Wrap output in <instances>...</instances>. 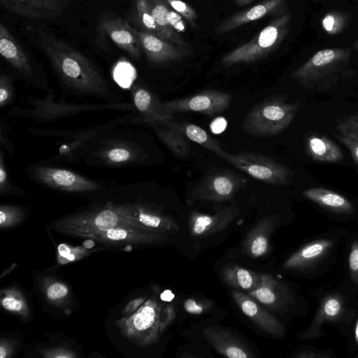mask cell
Here are the masks:
<instances>
[{"label": "cell", "mask_w": 358, "mask_h": 358, "mask_svg": "<svg viewBox=\"0 0 358 358\" xmlns=\"http://www.w3.org/2000/svg\"><path fill=\"white\" fill-rule=\"evenodd\" d=\"M133 104L139 115L136 123L150 122H165L174 119L173 114L166 112L162 107V101L149 89L138 83L130 87Z\"/></svg>", "instance_id": "cell-17"}, {"label": "cell", "mask_w": 358, "mask_h": 358, "mask_svg": "<svg viewBox=\"0 0 358 358\" xmlns=\"http://www.w3.org/2000/svg\"><path fill=\"white\" fill-rule=\"evenodd\" d=\"M355 339L357 345H358V319L356 322L355 328Z\"/></svg>", "instance_id": "cell-59"}, {"label": "cell", "mask_w": 358, "mask_h": 358, "mask_svg": "<svg viewBox=\"0 0 358 358\" xmlns=\"http://www.w3.org/2000/svg\"><path fill=\"white\" fill-rule=\"evenodd\" d=\"M259 285L248 294L256 301L274 310H282L290 304L292 295L286 285L268 273H259Z\"/></svg>", "instance_id": "cell-21"}, {"label": "cell", "mask_w": 358, "mask_h": 358, "mask_svg": "<svg viewBox=\"0 0 358 358\" xmlns=\"http://www.w3.org/2000/svg\"><path fill=\"white\" fill-rule=\"evenodd\" d=\"M300 103H289L282 96L268 99L255 106L246 115L243 129L255 137L275 136L294 120Z\"/></svg>", "instance_id": "cell-5"}, {"label": "cell", "mask_w": 358, "mask_h": 358, "mask_svg": "<svg viewBox=\"0 0 358 358\" xmlns=\"http://www.w3.org/2000/svg\"><path fill=\"white\" fill-rule=\"evenodd\" d=\"M47 357H74V355L71 353L70 352H68L66 350L59 349V350H55L51 352V355H47Z\"/></svg>", "instance_id": "cell-51"}, {"label": "cell", "mask_w": 358, "mask_h": 358, "mask_svg": "<svg viewBox=\"0 0 358 358\" xmlns=\"http://www.w3.org/2000/svg\"><path fill=\"white\" fill-rule=\"evenodd\" d=\"M165 122L178 129L187 139L199 144L217 155L222 151L219 141L201 127L186 122H177L174 119L165 121Z\"/></svg>", "instance_id": "cell-33"}, {"label": "cell", "mask_w": 358, "mask_h": 358, "mask_svg": "<svg viewBox=\"0 0 358 358\" xmlns=\"http://www.w3.org/2000/svg\"><path fill=\"white\" fill-rule=\"evenodd\" d=\"M343 302L341 296L330 295L322 302L313 324L302 335L303 338H310L317 334L319 326L325 321H336L343 312Z\"/></svg>", "instance_id": "cell-32"}, {"label": "cell", "mask_w": 358, "mask_h": 358, "mask_svg": "<svg viewBox=\"0 0 358 358\" xmlns=\"http://www.w3.org/2000/svg\"><path fill=\"white\" fill-rule=\"evenodd\" d=\"M210 301L199 302L192 298L186 299L184 302V308L186 312L193 315L203 314L210 308Z\"/></svg>", "instance_id": "cell-45"}, {"label": "cell", "mask_w": 358, "mask_h": 358, "mask_svg": "<svg viewBox=\"0 0 358 358\" xmlns=\"http://www.w3.org/2000/svg\"><path fill=\"white\" fill-rule=\"evenodd\" d=\"M28 177L38 185L69 193H94L103 191L113 182L93 180L73 171L40 162L25 170Z\"/></svg>", "instance_id": "cell-6"}, {"label": "cell", "mask_w": 358, "mask_h": 358, "mask_svg": "<svg viewBox=\"0 0 358 358\" xmlns=\"http://www.w3.org/2000/svg\"><path fill=\"white\" fill-rule=\"evenodd\" d=\"M153 129L158 138L178 157L187 156L190 145L187 138L178 129L165 122L147 123Z\"/></svg>", "instance_id": "cell-30"}, {"label": "cell", "mask_w": 358, "mask_h": 358, "mask_svg": "<svg viewBox=\"0 0 358 358\" xmlns=\"http://www.w3.org/2000/svg\"><path fill=\"white\" fill-rule=\"evenodd\" d=\"M7 356V351L6 348L1 345L0 346V357L4 358Z\"/></svg>", "instance_id": "cell-58"}, {"label": "cell", "mask_w": 358, "mask_h": 358, "mask_svg": "<svg viewBox=\"0 0 358 358\" xmlns=\"http://www.w3.org/2000/svg\"><path fill=\"white\" fill-rule=\"evenodd\" d=\"M168 4L191 24H194L197 15L194 9L181 0H166Z\"/></svg>", "instance_id": "cell-39"}, {"label": "cell", "mask_w": 358, "mask_h": 358, "mask_svg": "<svg viewBox=\"0 0 358 358\" xmlns=\"http://www.w3.org/2000/svg\"><path fill=\"white\" fill-rule=\"evenodd\" d=\"M231 295L236 303L260 330L276 337L285 335V328L269 312L259 305L257 301L241 291L234 290Z\"/></svg>", "instance_id": "cell-15"}, {"label": "cell", "mask_w": 358, "mask_h": 358, "mask_svg": "<svg viewBox=\"0 0 358 358\" xmlns=\"http://www.w3.org/2000/svg\"><path fill=\"white\" fill-rule=\"evenodd\" d=\"M168 11V8L160 2H157L151 7L152 17L159 31V37L176 45L186 47V43L169 24Z\"/></svg>", "instance_id": "cell-34"}, {"label": "cell", "mask_w": 358, "mask_h": 358, "mask_svg": "<svg viewBox=\"0 0 358 358\" xmlns=\"http://www.w3.org/2000/svg\"><path fill=\"white\" fill-rule=\"evenodd\" d=\"M343 57L334 50L317 52L291 77L303 87L317 92L325 91L336 85L343 66Z\"/></svg>", "instance_id": "cell-7"}, {"label": "cell", "mask_w": 358, "mask_h": 358, "mask_svg": "<svg viewBox=\"0 0 358 358\" xmlns=\"http://www.w3.org/2000/svg\"><path fill=\"white\" fill-rule=\"evenodd\" d=\"M278 220V215L262 217L248 233L242 246V252L252 258L265 255L269 250L270 236Z\"/></svg>", "instance_id": "cell-22"}, {"label": "cell", "mask_w": 358, "mask_h": 358, "mask_svg": "<svg viewBox=\"0 0 358 358\" xmlns=\"http://www.w3.org/2000/svg\"><path fill=\"white\" fill-rule=\"evenodd\" d=\"M218 156L262 182L272 185H285L292 182V171L268 156L252 152L229 153L224 150Z\"/></svg>", "instance_id": "cell-8"}, {"label": "cell", "mask_w": 358, "mask_h": 358, "mask_svg": "<svg viewBox=\"0 0 358 358\" xmlns=\"http://www.w3.org/2000/svg\"><path fill=\"white\" fill-rule=\"evenodd\" d=\"M55 226L62 231L80 237L119 227L143 229L136 219L132 203H115L111 201L91 210L61 219Z\"/></svg>", "instance_id": "cell-3"}, {"label": "cell", "mask_w": 358, "mask_h": 358, "mask_svg": "<svg viewBox=\"0 0 358 358\" xmlns=\"http://www.w3.org/2000/svg\"><path fill=\"white\" fill-rule=\"evenodd\" d=\"M101 131L86 141L76 152V162L108 168L141 166L148 158L145 149L132 134L131 129Z\"/></svg>", "instance_id": "cell-2"}, {"label": "cell", "mask_w": 358, "mask_h": 358, "mask_svg": "<svg viewBox=\"0 0 358 358\" xmlns=\"http://www.w3.org/2000/svg\"><path fill=\"white\" fill-rule=\"evenodd\" d=\"M3 308L9 311L20 312L23 308V301L13 296H8L1 300Z\"/></svg>", "instance_id": "cell-48"}, {"label": "cell", "mask_w": 358, "mask_h": 358, "mask_svg": "<svg viewBox=\"0 0 358 358\" xmlns=\"http://www.w3.org/2000/svg\"><path fill=\"white\" fill-rule=\"evenodd\" d=\"M303 195L307 199L332 212L350 214L355 210L353 204L346 197L325 188H308L303 192Z\"/></svg>", "instance_id": "cell-28"}, {"label": "cell", "mask_w": 358, "mask_h": 358, "mask_svg": "<svg viewBox=\"0 0 358 358\" xmlns=\"http://www.w3.org/2000/svg\"><path fill=\"white\" fill-rule=\"evenodd\" d=\"M248 185V180L240 174L226 169L210 170L194 187L192 201H225Z\"/></svg>", "instance_id": "cell-11"}, {"label": "cell", "mask_w": 358, "mask_h": 358, "mask_svg": "<svg viewBox=\"0 0 358 358\" xmlns=\"http://www.w3.org/2000/svg\"><path fill=\"white\" fill-rule=\"evenodd\" d=\"M141 49L148 60L155 64H162L183 59L187 52L182 47L171 43L148 31L136 30Z\"/></svg>", "instance_id": "cell-18"}, {"label": "cell", "mask_w": 358, "mask_h": 358, "mask_svg": "<svg viewBox=\"0 0 358 358\" xmlns=\"http://www.w3.org/2000/svg\"><path fill=\"white\" fill-rule=\"evenodd\" d=\"M333 244L331 239L311 241L289 256L282 268L286 270H303L313 266L329 252Z\"/></svg>", "instance_id": "cell-25"}, {"label": "cell", "mask_w": 358, "mask_h": 358, "mask_svg": "<svg viewBox=\"0 0 358 358\" xmlns=\"http://www.w3.org/2000/svg\"><path fill=\"white\" fill-rule=\"evenodd\" d=\"M0 54L22 76L27 85L46 92L51 89L48 80L36 73L29 57L2 22L0 23Z\"/></svg>", "instance_id": "cell-12"}, {"label": "cell", "mask_w": 358, "mask_h": 358, "mask_svg": "<svg viewBox=\"0 0 358 358\" xmlns=\"http://www.w3.org/2000/svg\"><path fill=\"white\" fill-rule=\"evenodd\" d=\"M68 288L64 284L55 282L47 289V296L50 300L62 299L68 294Z\"/></svg>", "instance_id": "cell-46"}, {"label": "cell", "mask_w": 358, "mask_h": 358, "mask_svg": "<svg viewBox=\"0 0 358 358\" xmlns=\"http://www.w3.org/2000/svg\"><path fill=\"white\" fill-rule=\"evenodd\" d=\"M0 194L2 196L8 194L20 196L25 195V192L21 187L9 180L2 150H0Z\"/></svg>", "instance_id": "cell-35"}, {"label": "cell", "mask_w": 358, "mask_h": 358, "mask_svg": "<svg viewBox=\"0 0 358 358\" xmlns=\"http://www.w3.org/2000/svg\"><path fill=\"white\" fill-rule=\"evenodd\" d=\"M334 25V18L331 15L327 16L323 20V26L327 31H331Z\"/></svg>", "instance_id": "cell-52"}, {"label": "cell", "mask_w": 358, "mask_h": 358, "mask_svg": "<svg viewBox=\"0 0 358 358\" xmlns=\"http://www.w3.org/2000/svg\"><path fill=\"white\" fill-rule=\"evenodd\" d=\"M167 18L172 28L178 32H185L186 31V24L182 18V16L173 10H169Z\"/></svg>", "instance_id": "cell-47"}, {"label": "cell", "mask_w": 358, "mask_h": 358, "mask_svg": "<svg viewBox=\"0 0 358 358\" xmlns=\"http://www.w3.org/2000/svg\"><path fill=\"white\" fill-rule=\"evenodd\" d=\"M336 129L337 131L358 136V113L342 119Z\"/></svg>", "instance_id": "cell-42"}, {"label": "cell", "mask_w": 358, "mask_h": 358, "mask_svg": "<svg viewBox=\"0 0 358 358\" xmlns=\"http://www.w3.org/2000/svg\"><path fill=\"white\" fill-rule=\"evenodd\" d=\"M238 214L239 209L235 201L214 215L192 210L188 224L190 234L193 238H203L218 233L227 228Z\"/></svg>", "instance_id": "cell-14"}, {"label": "cell", "mask_w": 358, "mask_h": 358, "mask_svg": "<svg viewBox=\"0 0 358 358\" xmlns=\"http://www.w3.org/2000/svg\"><path fill=\"white\" fill-rule=\"evenodd\" d=\"M27 108L15 106L8 112L9 117H21L34 120L38 122H51L59 118L76 115L87 111L101 110H136L134 105L128 102L103 103H74L66 102L63 96L55 101V90L50 89L42 98L27 96Z\"/></svg>", "instance_id": "cell-4"}, {"label": "cell", "mask_w": 358, "mask_h": 358, "mask_svg": "<svg viewBox=\"0 0 358 358\" xmlns=\"http://www.w3.org/2000/svg\"><path fill=\"white\" fill-rule=\"evenodd\" d=\"M22 217V210L17 206L1 205L0 207V225L9 227L19 222Z\"/></svg>", "instance_id": "cell-38"}, {"label": "cell", "mask_w": 358, "mask_h": 358, "mask_svg": "<svg viewBox=\"0 0 358 358\" xmlns=\"http://www.w3.org/2000/svg\"><path fill=\"white\" fill-rule=\"evenodd\" d=\"M223 281L229 286L248 293L255 289L260 284V274L238 265L224 267L221 273Z\"/></svg>", "instance_id": "cell-31"}, {"label": "cell", "mask_w": 358, "mask_h": 358, "mask_svg": "<svg viewBox=\"0 0 358 358\" xmlns=\"http://www.w3.org/2000/svg\"><path fill=\"white\" fill-rule=\"evenodd\" d=\"M336 137L349 150L354 161L358 164V136L338 131Z\"/></svg>", "instance_id": "cell-40"}, {"label": "cell", "mask_w": 358, "mask_h": 358, "mask_svg": "<svg viewBox=\"0 0 358 358\" xmlns=\"http://www.w3.org/2000/svg\"><path fill=\"white\" fill-rule=\"evenodd\" d=\"M137 10L140 20L144 27L148 29V32L159 37V31L152 17L151 7L145 0L138 1Z\"/></svg>", "instance_id": "cell-37"}, {"label": "cell", "mask_w": 358, "mask_h": 358, "mask_svg": "<svg viewBox=\"0 0 358 358\" xmlns=\"http://www.w3.org/2000/svg\"><path fill=\"white\" fill-rule=\"evenodd\" d=\"M10 131L9 125L2 117H0V146L9 156H12L15 151V147L10 140Z\"/></svg>", "instance_id": "cell-41"}, {"label": "cell", "mask_w": 358, "mask_h": 358, "mask_svg": "<svg viewBox=\"0 0 358 358\" xmlns=\"http://www.w3.org/2000/svg\"><path fill=\"white\" fill-rule=\"evenodd\" d=\"M145 300V299L142 297L136 298L135 299L131 300L125 306L124 313L125 315L132 314L134 311L138 310L143 303H144Z\"/></svg>", "instance_id": "cell-49"}, {"label": "cell", "mask_w": 358, "mask_h": 358, "mask_svg": "<svg viewBox=\"0 0 358 358\" xmlns=\"http://www.w3.org/2000/svg\"><path fill=\"white\" fill-rule=\"evenodd\" d=\"M348 266L352 280L358 285V241H354L350 247Z\"/></svg>", "instance_id": "cell-43"}, {"label": "cell", "mask_w": 358, "mask_h": 358, "mask_svg": "<svg viewBox=\"0 0 358 358\" xmlns=\"http://www.w3.org/2000/svg\"><path fill=\"white\" fill-rule=\"evenodd\" d=\"M283 0H264L254 6L231 16L217 25L216 34H224L243 24L261 19L275 12Z\"/></svg>", "instance_id": "cell-26"}, {"label": "cell", "mask_w": 358, "mask_h": 358, "mask_svg": "<svg viewBox=\"0 0 358 358\" xmlns=\"http://www.w3.org/2000/svg\"><path fill=\"white\" fill-rule=\"evenodd\" d=\"M287 17L282 16L271 22L256 36L225 55L221 64L231 66L258 61L271 52L282 38Z\"/></svg>", "instance_id": "cell-9"}, {"label": "cell", "mask_w": 358, "mask_h": 358, "mask_svg": "<svg viewBox=\"0 0 358 358\" xmlns=\"http://www.w3.org/2000/svg\"><path fill=\"white\" fill-rule=\"evenodd\" d=\"M84 237L108 244L139 245L162 242L168 238V235L152 232L137 227H119L87 234Z\"/></svg>", "instance_id": "cell-16"}, {"label": "cell", "mask_w": 358, "mask_h": 358, "mask_svg": "<svg viewBox=\"0 0 358 358\" xmlns=\"http://www.w3.org/2000/svg\"><path fill=\"white\" fill-rule=\"evenodd\" d=\"M253 0H235L236 3L239 6H245L252 2Z\"/></svg>", "instance_id": "cell-57"}, {"label": "cell", "mask_w": 358, "mask_h": 358, "mask_svg": "<svg viewBox=\"0 0 358 358\" xmlns=\"http://www.w3.org/2000/svg\"><path fill=\"white\" fill-rule=\"evenodd\" d=\"M217 121H215L213 124L217 125L216 127H212V130L214 131L213 132L219 133L221 132L224 128L222 127H220V124H226V122L222 118H218L216 120Z\"/></svg>", "instance_id": "cell-54"}, {"label": "cell", "mask_w": 358, "mask_h": 358, "mask_svg": "<svg viewBox=\"0 0 358 358\" xmlns=\"http://www.w3.org/2000/svg\"><path fill=\"white\" fill-rule=\"evenodd\" d=\"M329 357V355L313 350L303 351L294 355L296 358H327Z\"/></svg>", "instance_id": "cell-50"}, {"label": "cell", "mask_w": 358, "mask_h": 358, "mask_svg": "<svg viewBox=\"0 0 358 358\" xmlns=\"http://www.w3.org/2000/svg\"><path fill=\"white\" fill-rule=\"evenodd\" d=\"M101 27L118 47L134 59L141 58V48L136 29L120 17L107 18L102 22Z\"/></svg>", "instance_id": "cell-23"}, {"label": "cell", "mask_w": 358, "mask_h": 358, "mask_svg": "<svg viewBox=\"0 0 358 358\" xmlns=\"http://www.w3.org/2000/svg\"><path fill=\"white\" fill-rule=\"evenodd\" d=\"M137 115L129 114L124 117H118L110 122L99 126L89 127L74 131H61L52 129L28 128V131L36 136L61 137L66 140L62 144L57 155L46 160L47 163L56 162H66L75 163V155L76 151L88 140L93 138L99 132L113 127L117 125L134 123ZM44 161V162H45Z\"/></svg>", "instance_id": "cell-10"}, {"label": "cell", "mask_w": 358, "mask_h": 358, "mask_svg": "<svg viewBox=\"0 0 358 358\" xmlns=\"http://www.w3.org/2000/svg\"><path fill=\"white\" fill-rule=\"evenodd\" d=\"M132 203L135 208L136 219L143 229L167 235L180 229L178 224L170 216L145 204Z\"/></svg>", "instance_id": "cell-27"}, {"label": "cell", "mask_w": 358, "mask_h": 358, "mask_svg": "<svg viewBox=\"0 0 358 358\" xmlns=\"http://www.w3.org/2000/svg\"><path fill=\"white\" fill-rule=\"evenodd\" d=\"M10 12L31 19H49L62 10L61 0H1Z\"/></svg>", "instance_id": "cell-24"}, {"label": "cell", "mask_w": 358, "mask_h": 358, "mask_svg": "<svg viewBox=\"0 0 358 358\" xmlns=\"http://www.w3.org/2000/svg\"><path fill=\"white\" fill-rule=\"evenodd\" d=\"M40 44L65 94L124 102L101 71L87 57L62 40L39 31Z\"/></svg>", "instance_id": "cell-1"}, {"label": "cell", "mask_w": 358, "mask_h": 358, "mask_svg": "<svg viewBox=\"0 0 358 358\" xmlns=\"http://www.w3.org/2000/svg\"><path fill=\"white\" fill-rule=\"evenodd\" d=\"M203 336L222 355L229 358H252L254 354L251 349L234 333L210 326L204 329Z\"/></svg>", "instance_id": "cell-20"}, {"label": "cell", "mask_w": 358, "mask_h": 358, "mask_svg": "<svg viewBox=\"0 0 358 358\" xmlns=\"http://www.w3.org/2000/svg\"><path fill=\"white\" fill-rule=\"evenodd\" d=\"M15 88L12 75L1 73L0 74V108L10 105L15 99Z\"/></svg>", "instance_id": "cell-36"}, {"label": "cell", "mask_w": 358, "mask_h": 358, "mask_svg": "<svg viewBox=\"0 0 358 358\" xmlns=\"http://www.w3.org/2000/svg\"><path fill=\"white\" fill-rule=\"evenodd\" d=\"M58 252L62 257H65L71 253L70 248L66 244H61L58 247Z\"/></svg>", "instance_id": "cell-53"}, {"label": "cell", "mask_w": 358, "mask_h": 358, "mask_svg": "<svg viewBox=\"0 0 358 358\" xmlns=\"http://www.w3.org/2000/svg\"><path fill=\"white\" fill-rule=\"evenodd\" d=\"M162 296H166L161 297L162 299H163L164 301H171L172 298L169 297V296H173V294L169 290H166L164 292L163 294H162Z\"/></svg>", "instance_id": "cell-56"}, {"label": "cell", "mask_w": 358, "mask_h": 358, "mask_svg": "<svg viewBox=\"0 0 358 358\" xmlns=\"http://www.w3.org/2000/svg\"><path fill=\"white\" fill-rule=\"evenodd\" d=\"M308 155L315 161L335 163L343 159L340 147L326 136L313 134L306 141Z\"/></svg>", "instance_id": "cell-29"}, {"label": "cell", "mask_w": 358, "mask_h": 358, "mask_svg": "<svg viewBox=\"0 0 358 358\" xmlns=\"http://www.w3.org/2000/svg\"><path fill=\"white\" fill-rule=\"evenodd\" d=\"M94 240L92 239V238H90V239H87L86 240L84 243H83V247L85 248H87V249H90V248H92V247L94 246L95 245V243L94 241Z\"/></svg>", "instance_id": "cell-55"}, {"label": "cell", "mask_w": 358, "mask_h": 358, "mask_svg": "<svg viewBox=\"0 0 358 358\" xmlns=\"http://www.w3.org/2000/svg\"><path fill=\"white\" fill-rule=\"evenodd\" d=\"M231 101V94L207 90L187 97L162 102V107L166 112L173 115L180 112H195L213 116L227 110Z\"/></svg>", "instance_id": "cell-13"}, {"label": "cell", "mask_w": 358, "mask_h": 358, "mask_svg": "<svg viewBox=\"0 0 358 358\" xmlns=\"http://www.w3.org/2000/svg\"><path fill=\"white\" fill-rule=\"evenodd\" d=\"M162 308L155 298L143 303L130 317L129 329L131 334L141 336L143 342L152 343L157 340L159 331V315Z\"/></svg>", "instance_id": "cell-19"}, {"label": "cell", "mask_w": 358, "mask_h": 358, "mask_svg": "<svg viewBox=\"0 0 358 358\" xmlns=\"http://www.w3.org/2000/svg\"><path fill=\"white\" fill-rule=\"evenodd\" d=\"M176 316V312L173 304L169 303L162 308L159 315L160 334H162L172 324Z\"/></svg>", "instance_id": "cell-44"}]
</instances>
